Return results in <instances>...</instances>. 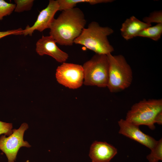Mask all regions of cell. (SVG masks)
<instances>
[{"label": "cell", "instance_id": "7", "mask_svg": "<svg viewBox=\"0 0 162 162\" xmlns=\"http://www.w3.org/2000/svg\"><path fill=\"white\" fill-rule=\"evenodd\" d=\"M56 77L59 84L72 89L78 88L83 82L82 66L79 64L62 63L56 70Z\"/></svg>", "mask_w": 162, "mask_h": 162}, {"label": "cell", "instance_id": "2", "mask_svg": "<svg viewBox=\"0 0 162 162\" xmlns=\"http://www.w3.org/2000/svg\"><path fill=\"white\" fill-rule=\"evenodd\" d=\"M113 32L111 28L101 26L98 22L92 21L83 29L74 43L83 45L95 54L107 55L114 51L108 39Z\"/></svg>", "mask_w": 162, "mask_h": 162}, {"label": "cell", "instance_id": "21", "mask_svg": "<svg viewBox=\"0 0 162 162\" xmlns=\"http://www.w3.org/2000/svg\"><path fill=\"white\" fill-rule=\"evenodd\" d=\"M154 122L159 125L162 124V111L158 113L154 118Z\"/></svg>", "mask_w": 162, "mask_h": 162}, {"label": "cell", "instance_id": "4", "mask_svg": "<svg viewBox=\"0 0 162 162\" xmlns=\"http://www.w3.org/2000/svg\"><path fill=\"white\" fill-rule=\"evenodd\" d=\"M162 111V99H143L132 106L127 113L125 120L139 126H147L153 130L155 128L154 118Z\"/></svg>", "mask_w": 162, "mask_h": 162}, {"label": "cell", "instance_id": "5", "mask_svg": "<svg viewBox=\"0 0 162 162\" xmlns=\"http://www.w3.org/2000/svg\"><path fill=\"white\" fill-rule=\"evenodd\" d=\"M82 66L84 85L107 87L109 67L107 55L95 54Z\"/></svg>", "mask_w": 162, "mask_h": 162}, {"label": "cell", "instance_id": "3", "mask_svg": "<svg viewBox=\"0 0 162 162\" xmlns=\"http://www.w3.org/2000/svg\"><path fill=\"white\" fill-rule=\"evenodd\" d=\"M109 63L107 87L111 93H117L128 88L133 80L131 68L122 55H107Z\"/></svg>", "mask_w": 162, "mask_h": 162}, {"label": "cell", "instance_id": "1", "mask_svg": "<svg viewBox=\"0 0 162 162\" xmlns=\"http://www.w3.org/2000/svg\"><path fill=\"white\" fill-rule=\"evenodd\" d=\"M86 20L83 11L75 7L64 10L54 19L50 28V35L60 45L72 46L85 28Z\"/></svg>", "mask_w": 162, "mask_h": 162}, {"label": "cell", "instance_id": "8", "mask_svg": "<svg viewBox=\"0 0 162 162\" xmlns=\"http://www.w3.org/2000/svg\"><path fill=\"white\" fill-rule=\"evenodd\" d=\"M58 10L59 6L57 0H50L47 7L40 12L33 25L31 27L28 25L23 30V35L32 36L35 30L42 32L46 29L50 28L55 19V15Z\"/></svg>", "mask_w": 162, "mask_h": 162}, {"label": "cell", "instance_id": "13", "mask_svg": "<svg viewBox=\"0 0 162 162\" xmlns=\"http://www.w3.org/2000/svg\"><path fill=\"white\" fill-rule=\"evenodd\" d=\"M113 1V0H57L59 10L60 11L75 8L79 3H88L91 5H94L111 2Z\"/></svg>", "mask_w": 162, "mask_h": 162}, {"label": "cell", "instance_id": "17", "mask_svg": "<svg viewBox=\"0 0 162 162\" xmlns=\"http://www.w3.org/2000/svg\"><path fill=\"white\" fill-rule=\"evenodd\" d=\"M16 7L14 10L16 12L20 13L31 10L33 6V0H15Z\"/></svg>", "mask_w": 162, "mask_h": 162}, {"label": "cell", "instance_id": "20", "mask_svg": "<svg viewBox=\"0 0 162 162\" xmlns=\"http://www.w3.org/2000/svg\"><path fill=\"white\" fill-rule=\"evenodd\" d=\"M10 35H23V30L20 28L16 29L8 30L5 31H0V39Z\"/></svg>", "mask_w": 162, "mask_h": 162}, {"label": "cell", "instance_id": "11", "mask_svg": "<svg viewBox=\"0 0 162 162\" xmlns=\"http://www.w3.org/2000/svg\"><path fill=\"white\" fill-rule=\"evenodd\" d=\"M117 152V149L112 145L96 141L90 146L89 156L92 162H110Z\"/></svg>", "mask_w": 162, "mask_h": 162}, {"label": "cell", "instance_id": "6", "mask_svg": "<svg viewBox=\"0 0 162 162\" xmlns=\"http://www.w3.org/2000/svg\"><path fill=\"white\" fill-rule=\"evenodd\" d=\"M28 128V124L24 123L18 129L13 130L12 133L9 136L4 135L0 136V150L5 154L8 162H14L20 148L31 147L27 141L23 140L24 132Z\"/></svg>", "mask_w": 162, "mask_h": 162}, {"label": "cell", "instance_id": "14", "mask_svg": "<svg viewBox=\"0 0 162 162\" xmlns=\"http://www.w3.org/2000/svg\"><path fill=\"white\" fill-rule=\"evenodd\" d=\"M162 34V23H159L143 29L137 34L136 37L148 38L157 41L160 39Z\"/></svg>", "mask_w": 162, "mask_h": 162}, {"label": "cell", "instance_id": "12", "mask_svg": "<svg viewBox=\"0 0 162 162\" xmlns=\"http://www.w3.org/2000/svg\"><path fill=\"white\" fill-rule=\"evenodd\" d=\"M152 26L142 21L134 16L127 18L122 23L120 32L122 36L127 40L136 37L137 34L143 29Z\"/></svg>", "mask_w": 162, "mask_h": 162}, {"label": "cell", "instance_id": "9", "mask_svg": "<svg viewBox=\"0 0 162 162\" xmlns=\"http://www.w3.org/2000/svg\"><path fill=\"white\" fill-rule=\"evenodd\" d=\"M118 124L119 127V134L135 140L150 150L156 145L157 141L153 137L143 133L140 130L139 126L122 119L118 122Z\"/></svg>", "mask_w": 162, "mask_h": 162}, {"label": "cell", "instance_id": "15", "mask_svg": "<svg viewBox=\"0 0 162 162\" xmlns=\"http://www.w3.org/2000/svg\"><path fill=\"white\" fill-rule=\"evenodd\" d=\"M150 153L146 156L149 162H158L162 160V139L157 142L154 147L151 149Z\"/></svg>", "mask_w": 162, "mask_h": 162}, {"label": "cell", "instance_id": "16", "mask_svg": "<svg viewBox=\"0 0 162 162\" xmlns=\"http://www.w3.org/2000/svg\"><path fill=\"white\" fill-rule=\"evenodd\" d=\"M15 4L8 3L4 0H0V21L4 16L11 14L14 10Z\"/></svg>", "mask_w": 162, "mask_h": 162}, {"label": "cell", "instance_id": "18", "mask_svg": "<svg viewBox=\"0 0 162 162\" xmlns=\"http://www.w3.org/2000/svg\"><path fill=\"white\" fill-rule=\"evenodd\" d=\"M143 21L150 24L154 22L162 23V11H156L150 13L149 16L144 17Z\"/></svg>", "mask_w": 162, "mask_h": 162}, {"label": "cell", "instance_id": "19", "mask_svg": "<svg viewBox=\"0 0 162 162\" xmlns=\"http://www.w3.org/2000/svg\"><path fill=\"white\" fill-rule=\"evenodd\" d=\"M12 124L0 121V135L9 136L13 133Z\"/></svg>", "mask_w": 162, "mask_h": 162}, {"label": "cell", "instance_id": "10", "mask_svg": "<svg viewBox=\"0 0 162 162\" xmlns=\"http://www.w3.org/2000/svg\"><path fill=\"white\" fill-rule=\"evenodd\" d=\"M56 43L51 36L43 35L36 43V51L40 56L48 55L58 62H64L68 59V55L59 49Z\"/></svg>", "mask_w": 162, "mask_h": 162}]
</instances>
